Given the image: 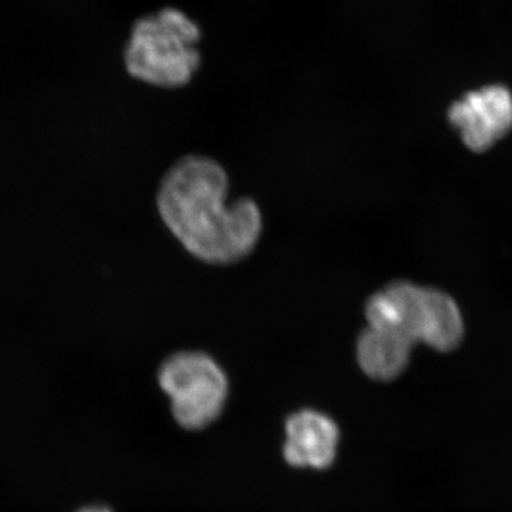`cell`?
I'll return each instance as SVG.
<instances>
[{
  "instance_id": "7a4b0ae2",
  "label": "cell",
  "mask_w": 512,
  "mask_h": 512,
  "mask_svg": "<svg viewBox=\"0 0 512 512\" xmlns=\"http://www.w3.org/2000/svg\"><path fill=\"white\" fill-rule=\"evenodd\" d=\"M201 37L198 23L180 9H161L138 20L126 50L128 73L164 89L187 86L201 66Z\"/></svg>"
},
{
  "instance_id": "ba28073f",
  "label": "cell",
  "mask_w": 512,
  "mask_h": 512,
  "mask_svg": "<svg viewBox=\"0 0 512 512\" xmlns=\"http://www.w3.org/2000/svg\"><path fill=\"white\" fill-rule=\"evenodd\" d=\"M77 512H111L109 508L101 507V505H93V507L82 508V510Z\"/></svg>"
},
{
  "instance_id": "277c9868",
  "label": "cell",
  "mask_w": 512,
  "mask_h": 512,
  "mask_svg": "<svg viewBox=\"0 0 512 512\" xmlns=\"http://www.w3.org/2000/svg\"><path fill=\"white\" fill-rule=\"evenodd\" d=\"M158 383L170 397L174 419L184 429H204L218 419L227 402V376L207 353L168 357L158 372Z\"/></svg>"
},
{
  "instance_id": "52a82bcc",
  "label": "cell",
  "mask_w": 512,
  "mask_h": 512,
  "mask_svg": "<svg viewBox=\"0 0 512 512\" xmlns=\"http://www.w3.org/2000/svg\"><path fill=\"white\" fill-rule=\"evenodd\" d=\"M413 346L393 333L366 326L356 343L360 369L370 379L390 382L404 372L410 362Z\"/></svg>"
},
{
  "instance_id": "5b68a950",
  "label": "cell",
  "mask_w": 512,
  "mask_h": 512,
  "mask_svg": "<svg viewBox=\"0 0 512 512\" xmlns=\"http://www.w3.org/2000/svg\"><path fill=\"white\" fill-rule=\"evenodd\" d=\"M470 150H488L512 128V94L504 86H487L467 93L448 110Z\"/></svg>"
},
{
  "instance_id": "6da1fadb",
  "label": "cell",
  "mask_w": 512,
  "mask_h": 512,
  "mask_svg": "<svg viewBox=\"0 0 512 512\" xmlns=\"http://www.w3.org/2000/svg\"><path fill=\"white\" fill-rule=\"evenodd\" d=\"M228 177L211 158L191 156L165 175L158 210L184 248L208 264H234L251 254L262 234V214L249 198L225 204Z\"/></svg>"
},
{
  "instance_id": "8992f818",
  "label": "cell",
  "mask_w": 512,
  "mask_h": 512,
  "mask_svg": "<svg viewBox=\"0 0 512 512\" xmlns=\"http://www.w3.org/2000/svg\"><path fill=\"white\" fill-rule=\"evenodd\" d=\"M339 444V427L326 414L302 410L286 421L285 460L291 466L323 470L332 466Z\"/></svg>"
},
{
  "instance_id": "3957f363",
  "label": "cell",
  "mask_w": 512,
  "mask_h": 512,
  "mask_svg": "<svg viewBox=\"0 0 512 512\" xmlns=\"http://www.w3.org/2000/svg\"><path fill=\"white\" fill-rule=\"evenodd\" d=\"M367 326L386 330L413 346L424 343L450 352L463 339V316L456 302L437 289L394 282L366 302Z\"/></svg>"
}]
</instances>
